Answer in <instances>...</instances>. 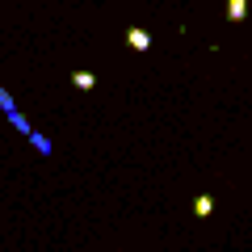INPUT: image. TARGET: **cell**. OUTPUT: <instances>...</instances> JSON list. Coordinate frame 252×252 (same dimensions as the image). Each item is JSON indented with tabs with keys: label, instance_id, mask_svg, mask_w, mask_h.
<instances>
[{
	"label": "cell",
	"instance_id": "cell-1",
	"mask_svg": "<svg viewBox=\"0 0 252 252\" xmlns=\"http://www.w3.org/2000/svg\"><path fill=\"white\" fill-rule=\"evenodd\" d=\"M0 109H4V114H9V122H13V126H17L21 135H34V126H30V122H26V118H21V114H17V101H13V97H9V93H4V89H0Z\"/></svg>",
	"mask_w": 252,
	"mask_h": 252
},
{
	"label": "cell",
	"instance_id": "cell-2",
	"mask_svg": "<svg viewBox=\"0 0 252 252\" xmlns=\"http://www.w3.org/2000/svg\"><path fill=\"white\" fill-rule=\"evenodd\" d=\"M126 46H130V51H147V46H152V34L139 30V26H130L126 30Z\"/></svg>",
	"mask_w": 252,
	"mask_h": 252
},
{
	"label": "cell",
	"instance_id": "cell-3",
	"mask_svg": "<svg viewBox=\"0 0 252 252\" xmlns=\"http://www.w3.org/2000/svg\"><path fill=\"white\" fill-rule=\"evenodd\" d=\"M210 210H215V198H210V193H198V198H193V215L210 219Z\"/></svg>",
	"mask_w": 252,
	"mask_h": 252
},
{
	"label": "cell",
	"instance_id": "cell-4",
	"mask_svg": "<svg viewBox=\"0 0 252 252\" xmlns=\"http://www.w3.org/2000/svg\"><path fill=\"white\" fill-rule=\"evenodd\" d=\"M248 17V0H227V21H244Z\"/></svg>",
	"mask_w": 252,
	"mask_h": 252
},
{
	"label": "cell",
	"instance_id": "cell-5",
	"mask_svg": "<svg viewBox=\"0 0 252 252\" xmlns=\"http://www.w3.org/2000/svg\"><path fill=\"white\" fill-rule=\"evenodd\" d=\"M72 84H76L80 93H89L93 84H97V76H93V72H84V67H80V72H72Z\"/></svg>",
	"mask_w": 252,
	"mask_h": 252
},
{
	"label": "cell",
	"instance_id": "cell-6",
	"mask_svg": "<svg viewBox=\"0 0 252 252\" xmlns=\"http://www.w3.org/2000/svg\"><path fill=\"white\" fill-rule=\"evenodd\" d=\"M30 143H34V147H38V152H42V156H51V147H55L51 139H46V135H38V130H34V135H30Z\"/></svg>",
	"mask_w": 252,
	"mask_h": 252
}]
</instances>
